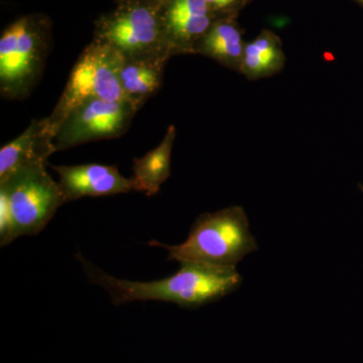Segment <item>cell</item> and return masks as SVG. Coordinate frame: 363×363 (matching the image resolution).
I'll return each instance as SVG.
<instances>
[{"mask_svg":"<svg viewBox=\"0 0 363 363\" xmlns=\"http://www.w3.org/2000/svg\"><path fill=\"white\" fill-rule=\"evenodd\" d=\"M138 111L128 101L86 100L64 119L55 135L57 152L97 140L121 138L135 118Z\"/></svg>","mask_w":363,"mask_h":363,"instance_id":"7","label":"cell"},{"mask_svg":"<svg viewBox=\"0 0 363 363\" xmlns=\"http://www.w3.org/2000/svg\"><path fill=\"white\" fill-rule=\"evenodd\" d=\"M210 11L218 18H231L234 11L247 0H205Z\"/></svg>","mask_w":363,"mask_h":363,"instance_id":"15","label":"cell"},{"mask_svg":"<svg viewBox=\"0 0 363 363\" xmlns=\"http://www.w3.org/2000/svg\"><path fill=\"white\" fill-rule=\"evenodd\" d=\"M52 168L58 174V183L65 202L83 197L125 194L135 191V179L121 175L116 166L85 164L52 166Z\"/></svg>","mask_w":363,"mask_h":363,"instance_id":"9","label":"cell"},{"mask_svg":"<svg viewBox=\"0 0 363 363\" xmlns=\"http://www.w3.org/2000/svg\"><path fill=\"white\" fill-rule=\"evenodd\" d=\"M44 28L32 18H21L7 26L0 38V94L9 100L30 96L49 56Z\"/></svg>","mask_w":363,"mask_h":363,"instance_id":"4","label":"cell"},{"mask_svg":"<svg viewBox=\"0 0 363 363\" xmlns=\"http://www.w3.org/2000/svg\"><path fill=\"white\" fill-rule=\"evenodd\" d=\"M123 60L111 47L94 40L83 50L59 101L48 116L55 133L68 114L86 100L126 101L119 78Z\"/></svg>","mask_w":363,"mask_h":363,"instance_id":"5","label":"cell"},{"mask_svg":"<svg viewBox=\"0 0 363 363\" xmlns=\"http://www.w3.org/2000/svg\"><path fill=\"white\" fill-rule=\"evenodd\" d=\"M285 65L286 54L281 39L276 33L262 30L245 45L240 73L247 80L257 81L277 75Z\"/></svg>","mask_w":363,"mask_h":363,"instance_id":"13","label":"cell"},{"mask_svg":"<svg viewBox=\"0 0 363 363\" xmlns=\"http://www.w3.org/2000/svg\"><path fill=\"white\" fill-rule=\"evenodd\" d=\"M55 135L48 116L33 119L23 133L0 150V182L23 169L45 166L57 152Z\"/></svg>","mask_w":363,"mask_h":363,"instance_id":"10","label":"cell"},{"mask_svg":"<svg viewBox=\"0 0 363 363\" xmlns=\"http://www.w3.org/2000/svg\"><path fill=\"white\" fill-rule=\"evenodd\" d=\"M64 203L59 183L45 166L23 169L0 182V245L40 233Z\"/></svg>","mask_w":363,"mask_h":363,"instance_id":"3","label":"cell"},{"mask_svg":"<svg viewBox=\"0 0 363 363\" xmlns=\"http://www.w3.org/2000/svg\"><path fill=\"white\" fill-rule=\"evenodd\" d=\"M91 283L101 286L116 306L135 301H162L195 309L216 302L238 290L242 277L234 267L180 262V269L168 278L154 281L116 279L77 255Z\"/></svg>","mask_w":363,"mask_h":363,"instance_id":"1","label":"cell"},{"mask_svg":"<svg viewBox=\"0 0 363 363\" xmlns=\"http://www.w3.org/2000/svg\"><path fill=\"white\" fill-rule=\"evenodd\" d=\"M245 45L242 32L233 18H218L196 47L195 55L212 59L240 73Z\"/></svg>","mask_w":363,"mask_h":363,"instance_id":"12","label":"cell"},{"mask_svg":"<svg viewBox=\"0 0 363 363\" xmlns=\"http://www.w3.org/2000/svg\"><path fill=\"white\" fill-rule=\"evenodd\" d=\"M160 11L172 57L195 55L196 47L216 21L205 0H162Z\"/></svg>","mask_w":363,"mask_h":363,"instance_id":"8","label":"cell"},{"mask_svg":"<svg viewBox=\"0 0 363 363\" xmlns=\"http://www.w3.org/2000/svg\"><path fill=\"white\" fill-rule=\"evenodd\" d=\"M149 245L168 250V260L234 269L257 250V240L241 206L200 215L191 227L187 240L181 245H162L156 240Z\"/></svg>","mask_w":363,"mask_h":363,"instance_id":"2","label":"cell"},{"mask_svg":"<svg viewBox=\"0 0 363 363\" xmlns=\"http://www.w3.org/2000/svg\"><path fill=\"white\" fill-rule=\"evenodd\" d=\"M357 1H359L360 4H363V0H357Z\"/></svg>","mask_w":363,"mask_h":363,"instance_id":"16","label":"cell"},{"mask_svg":"<svg viewBox=\"0 0 363 363\" xmlns=\"http://www.w3.org/2000/svg\"><path fill=\"white\" fill-rule=\"evenodd\" d=\"M160 4L133 2L98 25L94 40L108 45L124 60L169 56L172 58Z\"/></svg>","mask_w":363,"mask_h":363,"instance_id":"6","label":"cell"},{"mask_svg":"<svg viewBox=\"0 0 363 363\" xmlns=\"http://www.w3.org/2000/svg\"><path fill=\"white\" fill-rule=\"evenodd\" d=\"M171 57L123 60L119 78L124 97L136 111L147 104L161 89L164 69Z\"/></svg>","mask_w":363,"mask_h":363,"instance_id":"11","label":"cell"},{"mask_svg":"<svg viewBox=\"0 0 363 363\" xmlns=\"http://www.w3.org/2000/svg\"><path fill=\"white\" fill-rule=\"evenodd\" d=\"M176 126L171 124L161 143L142 157L133 160L135 191L154 196L171 176L172 150L176 140Z\"/></svg>","mask_w":363,"mask_h":363,"instance_id":"14","label":"cell"}]
</instances>
